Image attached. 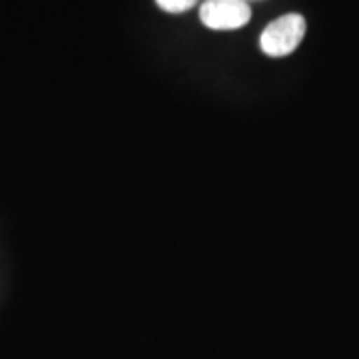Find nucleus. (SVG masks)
Returning <instances> with one entry per match:
<instances>
[{
    "instance_id": "obj_1",
    "label": "nucleus",
    "mask_w": 359,
    "mask_h": 359,
    "mask_svg": "<svg viewBox=\"0 0 359 359\" xmlns=\"http://www.w3.org/2000/svg\"><path fill=\"white\" fill-rule=\"evenodd\" d=\"M304 36L306 18L302 14H283L264 28L259 36V48L266 56L282 58L292 54L302 44Z\"/></svg>"
},
{
    "instance_id": "obj_2",
    "label": "nucleus",
    "mask_w": 359,
    "mask_h": 359,
    "mask_svg": "<svg viewBox=\"0 0 359 359\" xmlns=\"http://www.w3.org/2000/svg\"><path fill=\"white\" fill-rule=\"evenodd\" d=\"M250 18L252 8L245 0H205L200 6V20L210 30H238Z\"/></svg>"
},
{
    "instance_id": "obj_3",
    "label": "nucleus",
    "mask_w": 359,
    "mask_h": 359,
    "mask_svg": "<svg viewBox=\"0 0 359 359\" xmlns=\"http://www.w3.org/2000/svg\"><path fill=\"white\" fill-rule=\"evenodd\" d=\"M198 0H156V4L170 14H182L190 11Z\"/></svg>"
},
{
    "instance_id": "obj_4",
    "label": "nucleus",
    "mask_w": 359,
    "mask_h": 359,
    "mask_svg": "<svg viewBox=\"0 0 359 359\" xmlns=\"http://www.w3.org/2000/svg\"><path fill=\"white\" fill-rule=\"evenodd\" d=\"M245 2H248V0H245Z\"/></svg>"
}]
</instances>
